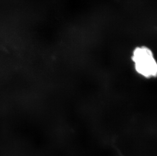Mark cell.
<instances>
[{
    "mask_svg": "<svg viewBox=\"0 0 157 156\" xmlns=\"http://www.w3.org/2000/svg\"><path fill=\"white\" fill-rule=\"evenodd\" d=\"M132 60L138 74L147 78L156 76L157 63L150 49L145 47H137L133 51Z\"/></svg>",
    "mask_w": 157,
    "mask_h": 156,
    "instance_id": "obj_1",
    "label": "cell"
}]
</instances>
